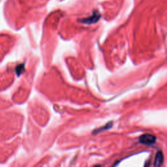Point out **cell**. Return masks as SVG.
<instances>
[{
  "instance_id": "6da1fadb",
  "label": "cell",
  "mask_w": 167,
  "mask_h": 167,
  "mask_svg": "<svg viewBox=\"0 0 167 167\" xmlns=\"http://www.w3.org/2000/svg\"><path fill=\"white\" fill-rule=\"evenodd\" d=\"M156 141V137L150 134H145L139 138V142L141 144L146 146H151Z\"/></svg>"
},
{
  "instance_id": "7a4b0ae2",
  "label": "cell",
  "mask_w": 167,
  "mask_h": 167,
  "mask_svg": "<svg viewBox=\"0 0 167 167\" xmlns=\"http://www.w3.org/2000/svg\"><path fill=\"white\" fill-rule=\"evenodd\" d=\"M163 163V155L162 152H159L155 156L154 166H159L162 165Z\"/></svg>"
},
{
  "instance_id": "3957f363",
  "label": "cell",
  "mask_w": 167,
  "mask_h": 167,
  "mask_svg": "<svg viewBox=\"0 0 167 167\" xmlns=\"http://www.w3.org/2000/svg\"><path fill=\"white\" fill-rule=\"evenodd\" d=\"M112 124H113V123H112V122L108 123L107 124H106L104 126H103V127H101L100 129H97V130L94 131L93 133H99V132L103 131L104 130H109V129H110L112 127Z\"/></svg>"
},
{
  "instance_id": "277c9868",
  "label": "cell",
  "mask_w": 167,
  "mask_h": 167,
  "mask_svg": "<svg viewBox=\"0 0 167 167\" xmlns=\"http://www.w3.org/2000/svg\"><path fill=\"white\" fill-rule=\"evenodd\" d=\"M16 73H17V76L19 77L20 75H21L25 71V67H24V64H20L18 65L16 67Z\"/></svg>"
},
{
  "instance_id": "5b68a950",
  "label": "cell",
  "mask_w": 167,
  "mask_h": 167,
  "mask_svg": "<svg viewBox=\"0 0 167 167\" xmlns=\"http://www.w3.org/2000/svg\"><path fill=\"white\" fill-rule=\"evenodd\" d=\"M99 16H95V15H94L93 17H92L91 18H87V19H85V20H83V22L84 23H85V24H92V23H94V22H97L98 20L99 19Z\"/></svg>"
}]
</instances>
